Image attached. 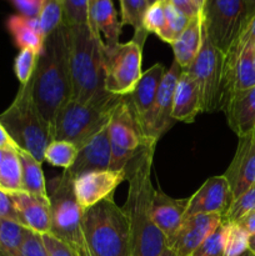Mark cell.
Returning <instances> with one entry per match:
<instances>
[{"mask_svg": "<svg viewBox=\"0 0 255 256\" xmlns=\"http://www.w3.org/2000/svg\"><path fill=\"white\" fill-rule=\"evenodd\" d=\"M158 142H150L125 166L129 184L124 209L130 226V256H160L166 240L152 220V168Z\"/></svg>", "mask_w": 255, "mask_h": 256, "instance_id": "cell-1", "label": "cell"}, {"mask_svg": "<svg viewBox=\"0 0 255 256\" xmlns=\"http://www.w3.org/2000/svg\"><path fill=\"white\" fill-rule=\"evenodd\" d=\"M68 28L72 100L112 109L122 96L112 95L105 90V42L102 35L89 22L68 25Z\"/></svg>", "mask_w": 255, "mask_h": 256, "instance_id": "cell-2", "label": "cell"}, {"mask_svg": "<svg viewBox=\"0 0 255 256\" xmlns=\"http://www.w3.org/2000/svg\"><path fill=\"white\" fill-rule=\"evenodd\" d=\"M32 99L49 126L62 106L72 100L69 28L65 22L45 36L32 76Z\"/></svg>", "mask_w": 255, "mask_h": 256, "instance_id": "cell-3", "label": "cell"}, {"mask_svg": "<svg viewBox=\"0 0 255 256\" xmlns=\"http://www.w3.org/2000/svg\"><path fill=\"white\" fill-rule=\"evenodd\" d=\"M82 232L92 256H130L129 220L114 196L84 209Z\"/></svg>", "mask_w": 255, "mask_h": 256, "instance_id": "cell-4", "label": "cell"}, {"mask_svg": "<svg viewBox=\"0 0 255 256\" xmlns=\"http://www.w3.org/2000/svg\"><path fill=\"white\" fill-rule=\"evenodd\" d=\"M0 124L19 149L29 152L40 164L52 142V132L40 114L32 92V79L20 85L10 106L0 114Z\"/></svg>", "mask_w": 255, "mask_h": 256, "instance_id": "cell-5", "label": "cell"}, {"mask_svg": "<svg viewBox=\"0 0 255 256\" xmlns=\"http://www.w3.org/2000/svg\"><path fill=\"white\" fill-rule=\"evenodd\" d=\"M49 194L52 229L49 234L62 240L76 252L86 250L82 232V209L74 192V180L65 174L54 178L46 185Z\"/></svg>", "mask_w": 255, "mask_h": 256, "instance_id": "cell-6", "label": "cell"}, {"mask_svg": "<svg viewBox=\"0 0 255 256\" xmlns=\"http://www.w3.org/2000/svg\"><path fill=\"white\" fill-rule=\"evenodd\" d=\"M202 29L218 50L228 54L249 25L245 0H204Z\"/></svg>", "mask_w": 255, "mask_h": 256, "instance_id": "cell-7", "label": "cell"}, {"mask_svg": "<svg viewBox=\"0 0 255 256\" xmlns=\"http://www.w3.org/2000/svg\"><path fill=\"white\" fill-rule=\"evenodd\" d=\"M112 109L96 108L69 100L55 118L52 140L69 142L75 145L78 150L82 149L95 135L108 126Z\"/></svg>", "mask_w": 255, "mask_h": 256, "instance_id": "cell-8", "label": "cell"}, {"mask_svg": "<svg viewBox=\"0 0 255 256\" xmlns=\"http://www.w3.org/2000/svg\"><path fill=\"white\" fill-rule=\"evenodd\" d=\"M224 62L225 55L212 45L202 29L199 52L190 66L185 70L199 88L202 112H222Z\"/></svg>", "mask_w": 255, "mask_h": 256, "instance_id": "cell-9", "label": "cell"}, {"mask_svg": "<svg viewBox=\"0 0 255 256\" xmlns=\"http://www.w3.org/2000/svg\"><path fill=\"white\" fill-rule=\"evenodd\" d=\"M108 130L112 149V162L109 169L112 170L125 169L128 162L142 146L149 144L150 142H156L145 136L130 106L128 96H122L112 109Z\"/></svg>", "mask_w": 255, "mask_h": 256, "instance_id": "cell-10", "label": "cell"}, {"mask_svg": "<svg viewBox=\"0 0 255 256\" xmlns=\"http://www.w3.org/2000/svg\"><path fill=\"white\" fill-rule=\"evenodd\" d=\"M144 42L132 38L128 42L105 45V90L116 96L132 94L142 76Z\"/></svg>", "mask_w": 255, "mask_h": 256, "instance_id": "cell-11", "label": "cell"}, {"mask_svg": "<svg viewBox=\"0 0 255 256\" xmlns=\"http://www.w3.org/2000/svg\"><path fill=\"white\" fill-rule=\"evenodd\" d=\"M255 42L238 40L225 54L224 90L222 110L226 100L235 92L255 86Z\"/></svg>", "mask_w": 255, "mask_h": 256, "instance_id": "cell-12", "label": "cell"}, {"mask_svg": "<svg viewBox=\"0 0 255 256\" xmlns=\"http://www.w3.org/2000/svg\"><path fill=\"white\" fill-rule=\"evenodd\" d=\"M182 72V69L175 60L172 62V66L165 72L154 105L142 124V132L149 139L159 142L160 138L175 122L172 116V102H174L175 86Z\"/></svg>", "mask_w": 255, "mask_h": 256, "instance_id": "cell-13", "label": "cell"}, {"mask_svg": "<svg viewBox=\"0 0 255 256\" xmlns=\"http://www.w3.org/2000/svg\"><path fill=\"white\" fill-rule=\"evenodd\" d=\"M126 180V172L122 170H96L90 172L74 180V192L82 209L92 206L110 196Z\"/></svg>", "mask_w": 255, "mask_h": 256, "instance_id": "cell-14", "label": "cell"}, {"mask_svg": "<svg viewBox=\"0 0 255 256\" xmlns=\"http://www.w3.org/2000/svg\"><path fill=\"white\" fill-rule=\"evenodd\" d=\"M232 202L234 198L226 178L224 175L212 176L188 198L185 219L198 214H219L224 216Z\"/></svg>", "mask_w": 255, "mask_h": 256, "instance_id": "cell-15", "label": "cell"}, {"mask_svg": "<svg viewBox=\"0 0 255 256\" xmlns=\"http://www.w3.org/2000/svg\"><path fill=\"white\" fill-rule=\"evenodd\" d=\"M234 200L255 185V132L239 138L234 158L224 172Z\"/></svg>", "mask_w": 255, "mask_h": 256, "instance_id": "cell-16", "label": "cell"}, {"mask_svg": "<svg viewBox=\"0 0 255 256\" xmlns=\"http://www.w3.org/2000/svg\"><path fill=\"white\" fill-rule=\"evenodd\" d=\"M222 222V216L219 214H198L186 218L168 248L178 256H192Z\"/></svg>", "mask_w": 255, "mask_h": 256, "instance_id": "cell-17", "label": "cell"}, {"mask_svg": "<svg viewBox=\"0 0 255 256\" xmlns=\"http://www.w3.org/2000/svg\"><path fill=\"white\" fill-rule=\"evenodd\" d=\"M110 162H112V149H110L109 130L106 126L82 149L78 150L74 164L69 169L64 170V172L75 180L80 175L86 172L109 169Z\"/></svg>", "mask_w": 255, "mask_h": 256, "instance_id": "cell-18", "label": "cell"}, {"mask_svg": "<svg viewBox=\"0 0 255 256\" xmlns=\"http://www.w3.org/2000/svg\"><path fill=\"white\" fill-rule=\"evenodd\" d=\"M188 199H174L162 190L155 189L152 200V220L166 240V246L172 244L185 219Z\"/></svg>", "mask_w": 255, "mask_h": 256, "instance_id": "cell-19", "label": "cell"}, {"mask_svg": "<svg viewBox=\"0 0 255 256\" xmlns=\"http://www.w3.org/2000/svg\"><path fill=\"white\" fill-rule=\"evenodd\" d=\"M165 66L160 62H156L144 72L138 82L132 94L126 95L132 112L139 122L142 129L145 119L149 115L155 99H156L158 90H159L162 80L165 74Z\"/></svg>", "mask_w": 255, "mask_h": 256, "instance_id": "cell-20", "label": "cell"}, {"mask_svg": "<svg viewBox=\"0 0 255 256\" xmlns=\"http://www.w3.org/2000/svg\"><path fill=\"white\" fill-rule=\"evenodd\" d=\"M222 112L238 138L255 132V86L232 95Z\"/></svg>", "mask_w": 255, "mask_h": 256, "instance_id": "cell-21", "label": "cell"}, {"mask_svg": "<svg viewBox=\"0 0 255 256\" xmlns=\"http://www.w3.org/2000/svg\"><path fill=\"white\" fill-rule=\"evenodd\" d=\"M22 226L38 234H48L52 229L50 202L24 192L12 194Z\"/></svg>", "mask_w": 255, "mask_h": 256, "instance_id": "cell-22", "label": "cell"}, {"mask_svg": "<svg viewBox=\"0 0 255 256\" xmlns=\"http://www.w3.org/2000/svg\"><path fill=\"white\" fill-rule=\"evenodd\" d=\"M202 112V98L199 88L189 72L182 70L176 82L172 102V116L174 122L190 124Z\"/></svg>", "mask_w": 255, "mask_h": 256, "instance_id": "cell-23", "label": "cell"}, {"mask_svg": "<svg viewBox=\"0 0 255 256\" xmlns=\"http://www.w3.org/2000/svg\"><path fill=\"white\" fill-rule=\"evenodd\" d=\"M89 25L104 36L105 45L118 44L122 22L118 20L112 0H92L89 4Z\"/></svg>", "mask_w": 255, "mask_h": 256, "instance_id": "cell-24", "label": "cell"}, {"mask_svg": "<svg viewBox=\"0 0 255 256\" xmlns=\"http://www.w3.org/2000/svg\"><path fill=\"white\" fill-rule=\"evenodd\" d=\"M6 28L14 39L15 45L22 49H32L39 54L44 45L39 18H26L22 15H12L6 20Z\"/></svg>", "mask_w": 255, "mask_h": 256, "instance_id": "cell-25", "label": "cell"}, {"mask_svg": "<svg viewBox=\"0 0 255 256\" xmlns=\"http://www.w3.org/2000/svg\"><path fill=\"white\" fill-rule=\"evenodd\" d=\"M202 14L192 16L188 22L184 32L172 44L174 52V60L182 70H186L196 56L202 45Z\"/></svg>", "mask_w": 255, "mask_h": 256, "instance_id": "cell-26", "label": "cell"}, {"mask_svg": "<svg viewBox=\"0 0 255 256\" xmlns=\"http://www.w3.org/2000/svg\"><path fill=\"white\" fill-rule=\"evenodd\" d=\"M18 154L22 164V192L42 200H49L42 164L24 150L18 149Z\"/></svg>", "mask_w": 255, "mask_h": 256, "instance_id": "cell-27", "label": "cell"}, {"mask_svg": "<svg viewBox=\"0 0 255 256\" xmlns=\"http://www.w3.org/2000/svg\"><path fill=\"white\" fill-rule=\"evenodd\" d=\"M18 149H5L0 165V190L8 194L22 192V164Z\"/></svg>", "mask_w": 255, "mask_h": 256, "instance_id": "cell-28", "label": "cell"}, {"mask_svg": "<svg viewBox=\"0 0 255 256\" xmlns=\"http://www.w3.org/2000/svg\"><path fill=\"white\" fill-rule=\"evenodd\" d=\"M148 8H149L148 0H120L122 25H130L134 28V39L144 44L149 35L142 26V20Z\"/></svg>", "mask_w": 255, "mask_h": 256, "instance_id": "cell-29", "label": "cell"}, {"mask_svg": "<svg viewBox=\"0 0 255 256\" xmlns=\"http://www.w3.org/2000/svg\"><path fill=\"white\" fill-rule=\"evenodd\" d=\"M78 149L72 142L64 140H52L45 149L44 162H48L52 166L69 169L75 162Z\"/></svg>", "mask_w": 255, "mask_h": 256, "instance_id": "cell-30", "label": "cell"}, {"mask_svg": "<svg viewBox=\"0 0 255 256\" xmlns=\"http://www.w3.org/2000/svg\"><path fill=\"white\" fill-rule=\"evenodd\" d=\"M190 19L192 18L180 12L174 5L170 4L169 2H165V28L159 38L164 42L172 45L184 32Z\"/></svg>", "mask_w": 255, "mask_h": 256, "instance_id": "cell-31", "label": "cell"}, {"mask_svg": "<svg viewBox=\"0 0 255 256\" xmlns=\"http://www.w3.org/2000/svg\"><path fill=\"white\" fill-rule=\"evenodd\" d=\"M249 232L238 222H226L224 256H242L249 248Z\"/></svg>", "mask_w": 255, "mask_h": 256, "instance_id": "cell-32", "label": "cell"}, {"mask_svg": "<svg viewBox=\"0 0 255 256\" xmlns=\"http://www.w3.org/2000/svg\"><path fill=\"white\" fill-rule=\"evenodd\" d=\"M42 34L46 36L64 22V4L62 0H44L39 15Z\"/></svg>", "mask_w": 255, "mask_h": 256, "instance_id": "cell-33", "label": "cell"}, {"mask_svg": "<svg viewBox=\"0 0 255 256\" xmlns=\"http://www.w3.org/2000/svg\"><path fill=\"white\" fill-rule=\"evenodd\" d=\"M255 210V185L242 192L239 198L234 200L222 216V222H238L242 218L249 212Z\"/></svg>", "mask_w": 255, "mask_h": 256, "instance_id": "cell-34", "label": "cell"}, {"mask_svg": "<svg viewBox=\"0 0 255 256\" xmlns=\"http://www.w3.org/2000/svg\"><path fill=\"white\" fill-rule=\"evenodd\" d=\"M225 234H226V222H222L192 252V256H224Z\"/></svg>", "mask_w": 255, "mask_h": 256, "instance_id": "cell-35", "label": "cell"}, {"mask_svg": "<svg viewBox=\"0 0 255 256\" xmlns=\"http://www.w3.org/2000/svg\"><path fill=\"white\" fill-rule=\"evenodd\" d=\"M38 52L32 49H22L14 62V72L20 85L25 84L34 75L38 62Z\"/></svg>", "mask_w": 255, "mask_h": 256, "instance_id": "cell-36", "label": "cell"}, {"mask_svg": "<svg viewBox=\"0 0 255 256\" xmlns=\"http://www.w3.org/2000/svg\"><path fill=\"white\" fill-rule=\"evenodd\" d=\"M165 2L166 0H156L149 5L142 20L144 30L150 34L154 32L159 36L165 28Z\"/></svg>", "mask_w": 255, "mask_h": 256, "instance_id": "cell-37", "label": "cell"}, {"mask_svg": "<svg viewBox=\"0 0 255 256\" xmlns=\"http://www.w3.org/2000/svg\"><path fill=\"white\" fill-rule=\"evenodd\" d=\"M64 22L68 25L89 22L90 0H62Z\"/></svg>", "mask_w": 255, "mask_h": 256, "instance_id": "cell-38", "label": "cell"}, {"mask_svg": "<svg viewBox=\"0 0 255 256\" xmlns=\"http://www.w3.org/2000/svg\"><path fill=\"white\" fill-rule=\"evenodd\" d=\"M20 254L22 256H50L45 248L42 234H38L29 229L26 230V234H25Z\"/></svg>", "mask_w": 255, "mask_h": 256, "instance_id": "cell-39", "label": "cell"}, {"mask_svg": "<svg viewBox=\"0 0 255 256\" xmlns=\"http://www.w3.org/2000/svg\"><path fill=\"white\" fill-rule=\"evenodd\" d=\"M42 236L50 256H79L74 248L55 238L54 235L48 232V234H42Z\"/></svg>", "mask_w": 255, "mask_h": 256, "instance_id": "cell-40", "label": "cell"}, {"mask_svg": "<svg viewBox=\"0 0 255 256\" xmlns=\"http://www.w3.org/2000/svg\"><path fill=\"white\" fill-rule=\"evenodd\" d=\"M0 219L12 220V222L22 224L12 194H8L2 190H0Z\"/></svg>", "mask_w": 255, "mask_h": 256, "instance_id": "cell-41", "label": "cell"}, {"mask_svg": "<svg viewBox=\"0 0 255 256\" xmlns=\"http://www.w3.org/2000/svg\"><path fill=\"white\" fill-rule=\"evenodd\" d=\"M12 6L26 18H39L44 0H9Z\"/></svg>", "mask_w": 255, "mask_h": 256, "instance_id": "cell-42", "label": "cell"}, {"mask_svg": "<svg viewBox=\"0 0 255 256\" xmlns=\"http://www.w3.org/2000/svg\"><path fill=\"white\" fill-rule=\"evenodd\" d=\"M168 2L174 5L180 12H184L185 15H188L189 18L196 16L200 12V9L195 4L194 0H168Z\"/></svg>", "mask_w": 255, "mask_h": 256, "instance_id": "cell-43", "label": "cell"}, {"mask_svg": "<svg viewBox=\"0 0 255 256\" xmlns=\"http://www.w3.org/2000/svg\"><path fill=\"white\" fill-rule=\"evenodd\" d=\"M238 224H239L242 229L246 230V232H249V235L255 234V210L245 215L244 218H242V219L238 222Z\"/></svg>", "mask_w": 255, "mask_h": 256, "instance_id": "cell-44", "label": "cell"}, {"mask_svg": "<svg viewBox=\"0 0 255 256\" xmlns=\"http://www.w3.org/2000/svg\"><path fill=\"white\" fill-rule=\"evenodd\" d=\"M16 148L18 146L14 144V142L10 139L6 130H5L4 126L0 124V149H16Z\"/></svg>", "mask_w": 255, "mask_h": 256, "instance_id": "cell-45", "label": "cell"}, {"mask_svg": "<svg viewBox=\"0 0 255 256\" xmlns=\"http://www.w3.org/2000/svg\"><path fill=\"white\" fill-rule=\"evenodd\" d=\"M240 39L242 40H250V42H255V18L249 22L246 30L244 32V34L242 35Z\"/></svg>", "mask_w": 255, "mask_h": 256, "instance_id": "cell-46", "label": "cell"}, {"mask_svg": "<svg viewBox=\"0 0 255 256\" xmlns=\"http://www.w3.org/2000/svg\"><path fill=\"white\" fill-rule=\"evenodd\" d=\"M248 6V14H249V20L252 22L255 18V0H245Z\"/></svg>", "mask_w": 255, "mask_h": 256, "instance_id": "cell-47", "label": "cell"}, {"mask_svg": "<svg viewBox=\"0 0 255 256\" xmlns=\"http://www.w3.org/2000/svg\"><path fill=\"white\" fill-rule=\"evenodd\" d=\"M248 250H249V252L255 256V234L250 235V238H249V248H248Z\"/></svg>", "mask_w": 255, "mask_h": 256, "instance_id": "cell-48", "label": "cell"}, {"mask_svg": "<svg viewBox=\"0 0 255 256\" xmlns=\"http://www.w3.org/2000/svg\"><path fill=\"white\" fill-rule=\"evenodd\" d=\"M160 256H178V255L175 254V252H172V249H169V248H166V249H165L164 252H162V254L160 255Z\"/></svg>", "mask_w": 255, "mask_h": 256, "instance_id": "cell-49", "label": "cell"}, {"mask_svg": "<svg viewBox=\"0 0 255 256\" xmlns=\"http://www.w3.org/2000/svg\"><path fill=\"white\" fill-rule=\"evenodd\" d=\"M194 2H195V4L198 5V8H199V9L202 10V4H204V0H194Z\"/></svg>", "mask_w": 255, "mask_h": 256, "instance_id": "cell-50", "label": "cell"}, {"mask_svg": "<svg viewBox=\"0 0 255 256\" xmlns=\"http://www.w3.org/2000/svg\"><path fill=\"white\" fill-rule=\"evenodd\" d=\"M79 256H92L90 255V252H89V250H85V252H79V254H78Z\"/></svg>", "mask_w": 255, "mask_h": 256, "instance_id": "cell-51", "label": "cell"}, {"mask_svg": "<svg viewBox=\"0 0 255 256\" xmlns=\"http://www.w3.org/2000/svg\"><path fill=\"white\" fill-rule=\"evenodd\" d=\"M2 158H4V149H0V165L2 162Z\"/></svg>", "mask_w": 255, "mask_h": 256, "instance_id": "cell-52", "label": "cell"}, {"mask_svg": "<svg viewBox=\"0 0 255 256\" xmlns=\"http://www.w3.org/2000/svg\"><path fill=\"white\" fill-rule=\"evenodd\" d=\"M242 256H254V255H252V252H250L249 250H248V252H244V254H242Z\"/></svg>", "mask_w": 255, "mask_h": 256, "instance_id": "cell-53", "label": "cell"}, {"mask_svg": "<svg viewBox=\"0 0 255 256\" xmlns=\"http://www.w3.org/2000/svg\"><path fill=\"white\" fill-rule=\"evenodd\" d=\"M148 2H149V5H150V4H152V2H156V0H148Z\"/></svg>", "mask_w": 255, "mask_h": 256, "instance_id": "cell-54", "label": "cell"}, {"mask_svg": "<svg viewBox=\"0 0 255 256\" xmlns=\"http://www.w3.org/2000/svg\"><path fill=\"white\" fill-rule=\"evenodd\" d=\"M254 68H255V60H254Z\"/></svg>", "mask_w": 255, "mask_h": 256, "instance_id": "cell-55", "label": "cell"}, {"mask_svg": "<svg viewBox=\"0 0 255 256\" xmlns=\"http://www.w3.org/2000/svg\"><path fill=\"white\" fill-rule=\"evenodd\" d=\"M90 2H92V0H90Z\"/></svg>", "mask_w": 255, "mask_h": 256, "instance_id": "cell-56", "label": "cell"}, {"mask_svg": "<svg viewBox=\"0 0 255 256\" xmlns=\"http://www.w3.org/2000/svg\"><path fill=\"white\" fill-rule=\"evenodd\" d=\"M166 2H168V0H166Z\"/></svg>", "mask_w": 255, "mask_h": 256, "instance_id": "cell-57", "label": "cell"}]
</instances>
